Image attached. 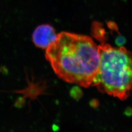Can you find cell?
Instances as JSON below:
<instances>
[{"instance_id":"obj_1","label":"cell","mask_w":132,"mask_h":132,"mask_svg":"<svg viewBox=\"0 0 132 132\" xmlns=\"http://www.w3.org/2000/svg\"><path fill=\"white\" fill-rule=\"evenodd\" d=\"M46 50V58L59 78L85 88L94 86L100 58L98 45L92 38L62 32Z\"/></svg>"},{"instance_id":"obj_2","label":"cell","mask_w":132,"mask_h":132,"mask_svg":"<svg viewBox=\"0 0 132 132\" xmlns=\"http://www.w3.org/2000/svg\"><path fill=\"white\" fill-rule=\"evenodd\" d=\"M99 65L94 82L99 91L121 100L132 90V54L123 47L98 45Z\"/></svg>"},{"instance_id":"obj_3","label":"cell","mask_w":132,"mask_h":132,"mask_svg":"<svg viewBox=\"0 0 132 132\" xmlns=\"http://www.w3.org/2000/svg\"><path fill=\"white\" fill-rule=\"evenodd\" d=\"M54 29L49 24H42L35 29L32 34V41L35 45L46 49L57 37Z\"/></svg>"}]
</instances>
